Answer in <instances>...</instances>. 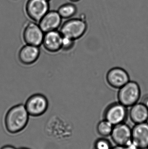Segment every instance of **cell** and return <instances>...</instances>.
<instances>
[{
	"instance_id": "6da1fadb",
	"label": "cell",
	"mask_w": 148,
	"mask_h": 149,
	"mask_svg": "<svg viewBox=\"0 0 148 149\" xmlns=\"http://www.w3.org/2000/svg\"><path fill=\"white\" fill-rule=\"evenodd\" d=\"M29 116L23 104H17L10 108L4 118V125L7 132L11 134L21 133L28 125Z\"/></svg>"
},
{
	"instance_id": "7a4b0ae2",
	"label": "cell",
	"mask_w": 148,
	"mask_h": 149,
	"mask_svg": "<svg viewBox=\"0 0 148 149\" xmlns=\"http://www.w3.org/2000/svg\"><path fill=\"white\" fill-rule=\"evenodd\" d=\"M87 29V22L83 17L73 18L65 22L61 27L60 32L64 37L75 40L81 38Z\"/></svg>"
},
{
	"instance_id": "3957f363",
	"label": "cell",
	"mask_w": 148,
	"mask_h": 149,
	"mask_svg": "<svg viewBox=\"0 0 148 149\" xmlns=\"http://www.w3.org/2000/svg\"><path fill=\"white\" fill-rule=\"evenodd\" d=\"M140 95L139 84L136 81H129L120 88L118 93V100L127 107H131L137 103Z\"/></svg>"
},
{
	"instance_id": "277c9868",
	"label": "cell",
	"mask_w": 148,
	"mask_h": 149,
	"mask_svg": "<svg viewBox=\"0 0 148 149\" xmlns=\"http://www.w3.org/2000/svg\"><path fill=\"white\" fill-rule=\"evenodd\" d=\"M24 106L30 116L38 117L44 114L47 110L48 101L43 95L35 94L28 98Z\"/></svg>"
},
{
	"instance_id": "5b68a950",
	"label": "cell",
	"mask_w": 148,
	"mask_h": 149,
	"mask_svg": "<svg viewBox=\"0 0 148 149\" xmlns=\"http://www.w3.org/2000/svg\"><path fill=\"white\" fill-rule=\"evenodd\" d=\"M128 115L127 107L120 102L112 103L104 111V119L114 126L125 123Z\"/></svg>"
},
{
	"instance_id": "8992f818",
	"label": "cell",
	"mask_w": 148,
	"mask_h": 149,
	"mask_svg": "<svg viewBox=\"0 0 148 149\" xmlns=\"http://www.w3.org/2000/svg\"><path fill=\"white\" fill-rule=\"evenodd\" d=\"M44 33L40 26L33 22H29L25 25L23 38L26 44L39 47L42 44Z\"/></svg>"
},
{
	"instance_id": "52a82bcc",
	"label": "cell",
	"mask_w": 148,
	"mask_h": 149,
	"mask_svg": "<svg viewBox=\"0 0 148 149\" xmlns=\"http://www.w3.org/2000/svg\"><path fill=\"white\" fill-rule=\"evenodd\" d=\"M133 149H146L148 146V123L135 124L132 129V142L129 145Z\"/></svg>"
},
{
	"instance_id": "ba28073f",
	"label": "cell",
	"mask_w": 148,
	"mask_h": 149,
	"mask_svg": "<svg viewBox=\"0 0 148 149\" xmlns=\"http://www.w3.org/2000/svg\"><path fill=\"white\" fill-rule=\"evenodd\" d=\"M47 0H28L26 6L28 15L35 22H39L49 10Z\"/></svg>"
},
{
	"instance_id": "9c48e42d",
	"label": "cell",
	"mask_w": 148,
	"mask_h": 149,
	"mask_svg": "<svg viewBox=\"0 0 148 149\" xmlns=\"http://www.w3.org/2000/svg\"><path fill=\"white\" fill-rule=\"evenodd\" d=\"M110 136L116 145L129 146L132 142V128L125 123L115 125Z\"/></svg>"
},
{
	"instance_id": "30bf717a",
	"label": "cell",
	"mask_w": 148,
	"mask_h": 149,
	"mask_svg": "<svg viewBox=\"0 0 148 149\" xmlns=\"http://www.w3.org/2000/svg\"><path fill=\"white\" fill-rule=\"evenodd\" d=\"M63 36L60 31H52L44 33L42 44L48 52L55 53L61 49Z\"/></svg>"
},
{
	"instance_id": "8fae6325",
	"label": "cell",
	"mask_w": 148,
	"mask_h": 149,
	"mask_svg": "<svg viewBox=\"0 0 148 149\" xmlns=\"http://www.w3.org/2000/svg\"><path fill=\"white\" fill-rule=\"evenodd\" d=\"M107 80L111 87L120 89L130 79L128 73L125 70L120 67H114L107 73Z\"/></svg>"
},
{
	"instance_id": "7c38bea8",
	"label": "cell",
	"mask_w": 148,
	"mask_h": 149,
	"mask_svg": "<svg viewBox=\"0 0 148 149\" xmlns=\"http://www.w3.org/2000/svg\"><path fill=\"white\" fill-rule=\"evenodd\" d=\"M62 17L58 11H48L39 22V25L44 33L57 30L61 26Z\"/></svg>"
},
{
	"instance_id": "4fadbf2b",
	"label": "cell",
	"mask_w": 148,
	"mask_h": 149,
	"mask_svg": "<svg viewBox=\"0 0 148 149\" xmlns=\"http://www.w3.org/2000/svg\"><path fill=\"white\" fill-rule=\"evenodd\" d=\"M40 55L39 47L26 44L20 49L18 58L22 64L29 65L34 63L38 60Z\"/></svg>"
},
{
	"instance_id": "5bb4252c",
	"label": "cell",
	"mask_w": 148,
	"mask_h": 149,
	"mask_svg": "<svg viewBox=\"0 0 148 149\" xmlns=\"http://www.w3.org/2000/svg\"><path fill=\"white\" fill-rule=\"evenodd\" d=\"M129 115L135 124L147 122L148 108L142 102H137L131 107Z\"/></svg>"
},
{
	"instance_id": "9a60e30c",
	"label": "cell",
	"mask_w": 148,
	"mask_h": 149,
	"mask_svg": "<svg viewBox=\"0 0 148 149\" xmlns=\"http://www.w3.org/2000/svg\"><path fill=\"white\" fill-rule=\"evenodd\" d=\"M114 126L105 119L101 121L97 124L96 131L99 135L102 137L110 136Z\"/></svg>"
},
{
	"instance_id": "2e32d148",
	"label": "cell",
	"mask_w": 148,
	"mask_h": 149,
	"mask_svg": "<svg viewBox=\"0 0 148 149\" xmlns=\"http://www.w3.org/2000/svg\"><path fill=\"white\" fill-rule=\"evenodd\" d=\"M57 11L62 18H69L76 14L77 8L76 6L72 3H66L61 6Z\"/></svg>"
},
{
	"instance_id": "e0dca14e",
	"label": "cell",
	"mask_w": 148,
	"mask_h": 149,
	"mask_svg": "<svg viewBox=\"0 0 148 149\" xmlns=\"http://www.w3.org/2000/svg\"><path fill=\"white\" fill-rule=\"evenodd\" d=\"M94 149H111L112 144L106 137H102L96 140L94 144Z\"/></svg>"
},
{
	"instance_id": "ac0fdd59",
	"label": "cell",
	"mask_w": 148,
	"mask_h": 149,
	"mask_svg": "<svg viewBox=\"0 0 148 149\" xmlns=\"http://www.w3.org/2000/svg\"><path fill=\"white\" fill-rule=\"evenodd\" d=\"M75 40L63 37L61 49L64 51H68L73 49L75 45Z\"/></svg>"
},
{
	"instance_id": "d6986e66",
	"label": "cell",
	"mask_w": 148,
	"mask_h": 149,
	"mask_svg": "<svg viewBox=\"0 0 148 149\" xmlns=\"http://www.w3.org/2000/svg\"><path fill=\"white\" fill-rule=\"evenodd\" d=\"M111 149H133L129 146H120V145H116L115 147H112Z\"/></svg>"
},
{
	"instance_id": "ffe728a7",
	"label": "cell",
	"mask_w": 148,
	"mask_h": 149,
	"mask_svg": "<svg viewBox=\"0 0 148 149\" xmlns=\"http://www.w3.org/2000/svg\"><path fill=\"white\" fill-rule=\"evenodd\" d=\"M142 103H143L148 108V95L143 97Z\"/></svg>"
},
{
	"instance_id": "44dd1931",
	"label": "cell",
	"mask_w": 148,
	"mask_h": 149,
	"mask_svg": "<svg viewBox=\"0 0 148 149\" xmlns=\"http://www.w3.org/2000/svg\"><path fill=\"white\" fill-rule=\"evenodd\" d=\"M0 149H17L12 145H7L2 147Z\"/></svg>"
},
{
	"instance_id": "7402d4cb",
	"label": "cell",
	"mask_w": 148,
	"mask_h": 149,
	"mask_svg": "<svg viewBox=\"0 0 148 149\" xmlns=\"http://www.w3.org/2000/svg\"><path fill=\"white\" fill-rule=\"evenodd\" d=\"M17 149H30L28 148H24V147H23V148H20Z\"/></svg>"
},
{
	"instance_id": "603a6c76",
	"label": "cell",
	"mask_w": 148,
	"mask_h": 149,
	"mask_svg": "<svg viewBox=\"0 0 148 149\" xmlns=\"http://www.w3.org/2000/svg\"><path fill=\"white\" fill-rule=\"evenodd\" d=\"M71 1L73 2H76L78 1H80V0H70Z\"/></svg>"
},
{
	"instance_id": "cb8c5ba5",
	"label": "cell",
	"mask_w": 148,
	"mask_h": 149,
	"mask_svg": "<svg viewBox=\"0 0 148 149\" xmlns=\"http://www.w3.org/2000/svg\"><path fill=\"white\" fill-rule=\"evenodd\" d=\"M148 149V147H147V149Z\"/></svg>"
},
{
	"instance_id": "d4e9b609",
	"label": "cell",
	"mask_w": 148,
	"mask_h": 149,
	"mask_svg": "<svg viewBox=\"0 0 148 149\" xmlns=\"http://www.w3.org/2000/svg\"><path fill=\"white\" fill-rule=\"evenodd\" d=\"M47 1H50V0H47Z\"/></svg>"
}]
</instances>
